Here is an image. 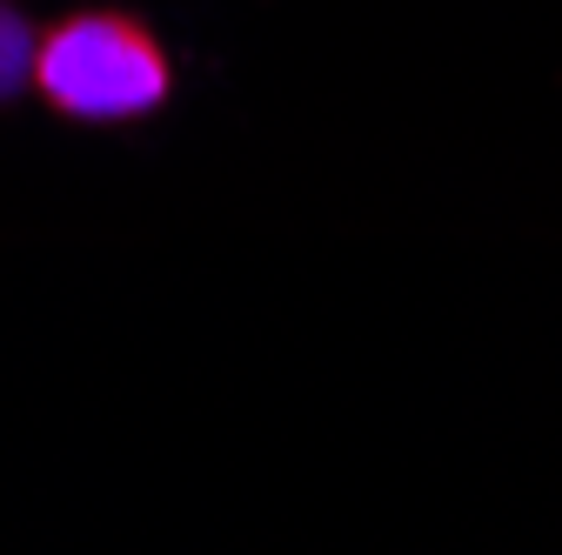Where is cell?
<instances>
[{"instance_id": "obj_1", "label": "cell", "mask_w": 562, "mask_h": 555, "mask_svg": "<svg viewBox=\"0 0 562 555\" xmlns=\"http://www.w3.org/2000/svg\"><path fill=\"white\" fill-rule=\"evenodd\" d=\"M34 88L75 121H127L161 107L168 54L127 14H81L34 47Z\"/></svg>"}]
</instances>
